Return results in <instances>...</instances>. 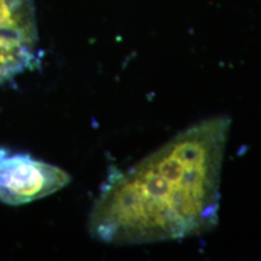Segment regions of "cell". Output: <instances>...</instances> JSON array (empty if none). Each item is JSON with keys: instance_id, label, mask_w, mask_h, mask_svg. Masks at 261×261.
<instances>
[{"instance_id": "6da1fadb", "label": "cell", "mask_w": 261, "mask_h": 261, "mask_svg": "<svg viewBox=\"0 0 261 261\" xmlns=\"http://www.w3.org/2000/svg\"><path fill=\"white\" fill-rule=\"evenodd\" d=\"M230 126L225 115L203 120L135 165L112 169L90 213L91 236L136 246L213 230Z\"/></svg>"}, {"instance_id": "3957f363", "label": "cell", "mask_w": 261, "mask_h": 261, "mask_svg": "<svg viewBox=\"0 0 261 261\" xmlns=\"http://www.w3.org/2000/svg\"><path fill=\"white\" fill-rule=\"evenodd\" d=\"M37 45L0 31V84L39 64Z\"/></svg>"}, {"instance_id": "7a4b0ae2", "label": "cell", "mask_w": 261, "mask_h": 261, "mask_svg": "<svg viewBox=\"0 0 261 261\" xmlns=\"http://www.w3.org/2000/svg\"><path fill=\"white\" fill-rule=\"evenodd\" d=\"M70 182V175L28 154L0 148V202L22 205L50 196Z\"/></svg>"}]
</instances>
